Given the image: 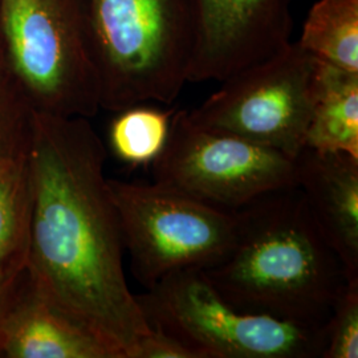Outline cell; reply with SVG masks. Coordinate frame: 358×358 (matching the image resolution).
<instances>
[{"instance_id": "obj_10", "label": "cell", "mask_w": 358, "mask_h": 358, "mask_svg": "<svg viewBox=\"0 0 358 358\" xmlns=\"http://www.w3.org/2000/svg\"><path fill=\"white\" fill-rule=\"evenodd\" d=\"M296 161V186L319 229L345 268L358 279V158L304 148Z\"/></svg>"}, {"instance_id": "obj_6", "label": "cell", "mask_w": 358, "mask_h": 358, "mask_svg": "<svg viewBox=\"0 0 358 358\" xmlns=\"http://www.w3.org/2000/svg\"><path fill=\"white\" fill-rule=\"evenodd\" d=\"M125 251L148 289L182 269L217 266L235 242L234 210L208 205L166 185L108 178Z\"/></svg>"}, {"instance_id": "obj_9", "label": "cell", "mask_w": 358, "mask_h": 358, "mask_svg": "<svg viewBox=\"0 0 358 358\" xmlns=\"http://www.w3.org/2000/svg\"><path fill=\"white\" fill-rule=\"evenodd\" d=\"M189 83L224 81L291 43V0H192Z\"/></svg>"}, {"instance_id": "obj_13", "label": "cell", "mask_w": 358, "mask_h": 358, "mask_svg": "<svg viewBox=\"0 0 358 358\" xmlns=\"http://www.w3.org/2000/svg\"><path fill=\"white\" fill-rule=\"evenodd\" d=\"M304 148L358 158V72L317 60Z\"/></svg>"}, {"instance_id": "obj_3", "label": "cell", "mask_w": 358, "mask_h": 358, "mask_svg": "<svg viewBox=\"0 0 358 358\" xmlns=\"http://www.w3.org/2000/svg\"><path fill=\"white\" fill-rule=\"evenodd\" d=\"M101 109L171 105L189 83L192 0H80Z\"/></svg>"}, {"instance_id": "obj_16", "label": "cell", "mask_w": 358, "mask_h": 358, "mask_svg": "<svg viewBox=\"0 0 358 358\" xmlns=\"http://www.w3.org/2000/svg\"><path fill=\"white\" fill-rule=\"evenodd\" d=\"M324 329L325 348L321 358L358 357V279L346 282Z\"/></svg>"}, {"instance_id": "obj_11", "label": "cell", "mask_w": 358, "mask_h": 358, "mask_svg": "<svg viewBox=\"0 0 358 358\" xmlns=\"http://www.w3.org/2000/svg\"><path fill=\"white\" fill-rule=\"evenodd\" d=\"M0 357L113 358L96 337L34 294L26 275L0 328Z\"/></svg>"}, {"instance_id": "obj_12", "label": "cell", "mask_w": 358, "mask_h": 358, "mask_svg": "<svg viewBox=\"0 0 358 358\" xmlns=\"http://www.w3.org/2000/svg\"><path fill=\"white\" fill-rule=\"evenodd\" d=\"M31 120V118H29ZM32 220L29 125L0 150V278L26 273Z\"/></svg>"}, {"instance_id": "obj_20", "label": "cell", "mask_w": 358, "mask_h": 358, "mask_svg": "<svg viewBox=\"0 0 358 358\" xmlns=\"http://www.w3.org/2000/svg\"><path fill=\"white\" fill-rule=\"evenodd\" d=\"M23 279H24V276L17 280H8V279L0 278V328H1V324H3V320H4L8 309L13 304L15 296L19 291V287L23 282Z\"/></svg>"}, {"instance_id": "obj_14", "label": "cell", "mask_w": 358, "mask_h": 358, "mask_svg": "<svg viewBox=\"0 0 358 358\" xmlns=\"http://www.w3.org/2000/svg\"><path fill=\"white\" fill-rule=\"evenodd\" d=\"M297 44L315 59L358 72V0H319Z\"/></svg>"}, {"instance_id": "obj_17", "label": "cell", "mask_w": 358, "mask_h": 358, "mask_svg": "<svg viewBox=\"0 0 358 358\" xmlns=\"http://www.w3.org/2000/svg\"><path fill=\"white\" fill-rule=\"evenodd\" d=\"M133 358H199L176 337L152 328L136 346Z\"/></svg>"}, {"instance_id": "obj_4", "label": "cell", "mask_w": 358, "mask_h": 358, "mask_svg": "<svg viewBox=\"0 0 358 358\" xmlns=\"http://www.w3.org/2000/svg\"><path fill=\"white\" fill-rule=\"evenodd\" d=\"M137 300L150 328L176 337L199 358H316L325 348L324 325L236 307L203 269L173 272Z\"/></svg>"}, {"instance_id": "obj_8", "label": "cell", "mask_w": 358, "mask_h": 358, "mask_svg": "<svg viewBox=\"0 0 358 358\" xmlns=\"http://www.w3.org/2000/svg\"><path fill=\"white\" fill-rule=\"evenodd\" d=\"M154 180L208 205L238 210L267 192L296 186V161L275 149L202 128L176 110Z\"/></svg>"}, {"instance_id": "obj_19", "label": "cell", "mask_w": 358, "mask_h": 358, "mask_svg": "<svg viewBox=\"0 0 358 358\" xmlns=\"http://www.w3.org/2000/svg\"><path fill=\"white\" fill-rule=\"evenodd\" d=\"M31 110L24 113L0 117V150L26 131L29 125Z\"/></svg>"}, {"instance_id": "obj_5", "label": "cell", "mask_w": 358, "mask_h": 358, "mask_svg": "<svg viewBox=\"0 0 358 358\" xmlns=\"http://www.w3.org/2000/svg\"><path fill=\"white\" fill-rule=\"evenodd\" d=\"M0 32L32 110L92 118L101 109L80 0H0Z\"/></svg>"}, {"instance_id": "obj_15", "label": "cell", "mask_w": 358, "mask_h": 358, "mask_svg": "<svg viewBox=\"0 0 358 358\" xmlns=\"http://www.w3.org/2000/svg\"><path fill=\"white\" fill-rule=\"evenodd\" d=\"M174 112L143 103L117 112L109 128V146L117 159L129 166H150L166 146Z\"/></svg>"}, {"instance_id": "obj_18", "label": "cell", "mask_w": 358, "mask_h": 358, "mask_svg": "<svg viewBox=\"0 0 358 358\" xmlns=\"http://www.w3.org/2000/svg\"><path fill=\"white\" fill-rule=\"evenodd\" d=\"M28 110H31V106L15 80L0 32V117L24 113Z\"/></svg>"}, {"instance_id": "obj_1", "label": "cell", "mask_w": 358, "mask_h": 358, "mask_svg": "<svg viewBox=\"0 0 358 358\" xmlns=\"http://www.w3.org/2000/svg\"><path fill=\"white\" fill-rule=\"evenodd\" d=\"M106 148L84 117L31 110L32 220L26 280L50 307L133 358L152 331L124 271L125 245L103 169Z\"/></svg>"}, {"instance_id": "obj_7", "label": "cell", "mask_w": 358, "mask_h": 358, "mask_svg": "<svg viewBox=\"0 0 358 358\" xmlns=\"http://www.w3.org/2000/svg\"><path fill=\"white\" fill-rule=\"evenodd\" d=\"M317 60L297 41L226 78L192 112L202 128L296 158L306 146Z\"/></svg>"}, {"instance_id": "obj_2", "label": "cell", "mask_w": 358, "mask_h": 358, "mask_svg": "<svg viewBox=\"0 0 358 358\" xmlns=\"http://www.w3.org/2000/svg\"><path fill=\"white\" fill-rule=\"evenodd\" d=\"M234 213L230 254L203 269L217 292L248 312L324 325L348 278L303 192H267Z\"/></svg>"}]
</instances>
